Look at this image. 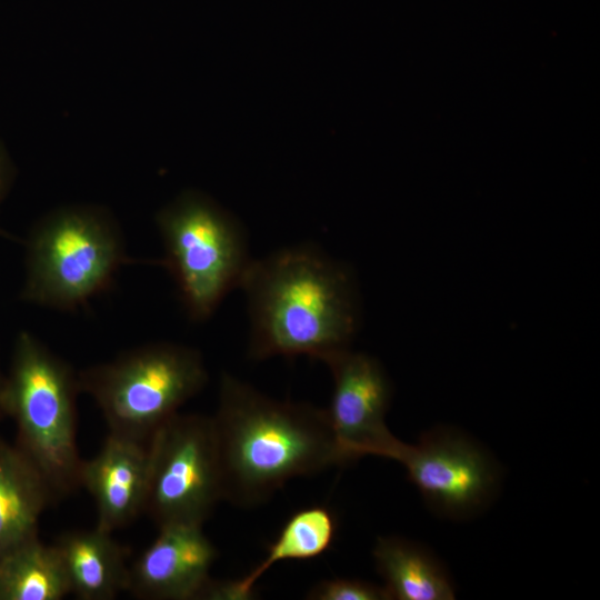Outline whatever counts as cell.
Returning <instances> with one entry per match:
<instances>
[{
    "instance_id": "obj_1",
    "label": "cell",
    "mask_w": 600,
    "mask_h": 600,
    "mask_svg": "<svg viewBox=\"0 0 600 600\" xmlns=\"http://www.w3.org/2000/svg\"><path fill=\"white\" fill-rule=\"evenodd\" d=\"M240 289L250 320L249 356L323 360L350 348L360 321L352 271L317 247L252 259Z\"/></svg>"
},
{
    "instance_id": "obj_2",
    "label": "cell",
    "mask_w": 600,
    "mask_h": 600,
    "mask_svg": "<svg viewBox=\"0 0 600 600\" xmlns=\"http://www.w3.org/2000/svg\"><path fill=\"white\" fill-rule=\"evenodd\" d=\"M222 499L263 503L287 481L346 464L326 409L280 401L224 373L212 416Z\"/></svg>"
},
{
    "instance_id": "obj_3",
    "label": "cell",
    "mask_w": 600,
    "mask_h": 600,
    "mask_svg": "<svg viewBox=\"0 0 600 600\" xmlns=\"http://www.w3.org/2000/svg\"><path fill=\"white\" fill-rule=\"evenodd\" d=\"M78 376L28 331L18 333L1 391L3 417L16 424V444L40 471L54 502L80 486L77 444Z\"/></svg>"
},
{
    "instance_id": "obj_4",
    "label": "cell",
    "mask_w": 600,
    "mask_h": 600,
    "mask_svg": "<svg viewBox=\"0 0 600 600\" xmlns=\"http://www.w3.org/2000/svg\"><path fill=\"white\" fill-rule=\"evenodd\" d=\"M118 223L99 206L74 204L42 217L26 241L22 301L72 311L110 288L129 262Z\"/></svg>"
},
{
    "instance_id": "obj_5",
    "label": "cell",
    "mask_w": 600,
    "mask_h": 600,
    "mask_svg": "<svg viewBox=\"0 0 600 600\" xmlns=\"http://www.w3.org/2000/svg\"><path fill=\"white\" fill-rule=\"evenodd\" d=\"M77 376L80 391L94 400L109 432L144 443L208 381L201 353L171 342L131 349Z\"/></svg>"
},
{
    "instance_id": "obj_6",
    "label": "cell",
    "mask_w": 600,
    "mask_h": 600,
    "mask_svg": "<svg viewBox=\"0 0 600 600\" xmlns=\"http://www.w3.org/2000/svg\"><path fill=\"white\" fill-rule=\"evenodd\" d=\"M163 241V267L172 276L193 321L209 319L240 287L251 262L244 230L208 196L189 190L156 217Z\"/></svg>"
},
{
    "instance_id": "obj_7",
    "label": "cell",
    "mask_w": 600,
    "mask_h": 600,
    "mask_svg": "<svg viewBox=\"0 0 600 600\" xmlns=\"http://www.w3.org/2000/svg\"><path fill=\"white\" fill-rule=\"evenodd\" d=\"M148 452L143 512L158 528L202 526L223 500L212 417L177 412L151 436Z\"/></svg>"
},
{
    "instance_id": "obj_8",
    "label": "cell",
    "mask_w": 600,
    "mask_h": 600,
    "mask_svg": "<svg viewBox=\"0 0 600 600\" xmlns=\"http://www.w3.org/2000/svg\"><path fill=\"white\" fill-rule=\"evenodd\" d=\"M322 362L333 382L326 412L346 464L364 456L397 461L404 442L390 432L384 421L391 384L382 366L373 357L350 348Z\"/></svg>"
},
{
    "instance_id": "obj_9",
    "label": "cell",
    "mask_w": 600,
    "mask_h": 600,
    "mask_svg": "<svg viewBox=\"0 0 600 600\" xmlns=\"http://www.w3.org/2000/svg\"><path fill=\"white\" fill-rule=\"evenodd\" d=\"M397 461L429 506L446 516L478 511L496 489L497 470L488 454L452 430L434 429L416 444L404 443Z\"/></svg>"
},
{
    "instance_id": "obj_10",
    "label": "cell",
    "mask_w": 600,
    "mask_h": 600,
    "mask_svg": "<svg viewBox=\"0 0 600 600\" xmlns=\"http://www.w3.org/2000/svg\"><path fill=\"white\" fill-rule=\"evenodd\" d=\"M217 554L202 526L161 527L157 538L130 567L127 590L146 600L202 599Z\"/></svg>"
},
{
    "instance_id": "obj_11",
    "label": "cell",
    "mask_w": 600,
    "mask_h": 600,
    "mask_svg": "<svg viewBox=\"0 0 600 600\" xmlns=\"http://www.w3.org/2000/svg\"><path fill=\"white\" fill-rule=\"evenodd\" d=\"M148 471V443L108 433L98 453L83 460L80 470V486L97 506L96 527L113 532L143 512Z\"/></svg>"
},
{
    "instance_id": "obj_12",
    "label": "cell",
    "mask_w": 600,
    "mask_h": 600,
    "mask_svg": "<svg viewBox=\"0 0 600 600\" xmlns=\"http://www.w3.org/2000/svg\"><path fill=\"white\" fill-rule=\"evenodd\" d=\"M61 557L71 593L81 600H112L128 589V550L98 527L63 533L53 543Z\"/></svg>"
},
{
    "instance_id": "obj_13",
    "label": "cell",
    "mask_w": 600,
    "mask_h": 600,
    "mask_svg": "<svg viewBox=\"0 0 600 600\" xmlns=\"http://www.w3.org/2000/svg\"><path fill=\"white\" fill-rule=\"evenodd\" d=\"M52 502L40 471L16 443L0 437V560L39 536L40 518Z\"/></svg>"
},
{
    "instance_id": "obj_14",
    "label": "cell",
    "mask_w": 600,
    "mask_h": 600,
    "mask_svg": "<svg viewBox=\"0 0 600 600\" xmlns=\"http://www.w3.org/2000/svg\"><path fill=\"white\" fill-rule=\"evenodd\" d=\"M337 532L333 513L321 506L306 507L294 512L283 524L266 557L238 580L213 581L202 599L247 600L252 598L257 581L274 564L288 560H309L326 552Z\"/></svg>"
},
{
    "instance_id": "obj_15",
    "label": "cell",
    "mask_w": 600,
    "mask_h": 600,
    "mask_svg": "<svg viewBox=\"0 0 600 600\" xmlns=\"http://www.w3.org/2000/svg\"><path fill=\"white\" fill-rule=\"evenodd\" d=\"M389 599L450 600L452 582L441 564L419 546L398 537L380 538L373 549Z\"/></svg>"
},
{
    "instance_id": "obj_16",
    "label": "cell",
    "mask_w": 600,
    "mask_h": 600,
    "mask_svg": "<svg viewBox=\"0 0 600 600\" xmlns=\"http://www.w3.org/2000/svg\"><path fill=\"white\" fill-rule=\"evenodd\" d=\"M71 593L61 557L54 544L39 536L0 560V600H60Z\"/></svg>"
},
{
    "instance_id": "obj_17",
    "label": "cell",
    "mask_w": 600,
    "mask_h": 600,
    "mask_svg": "<svg viewBox=\"0 0 600 600\" xmlns=\"http://www.w3.org/2000/svg\"><path fill=\"white\" fill-rule=\"evenodd\" d=\"M308 599L311 600H388L384 587L347 578L323 580L313 587Z\"/></svg>"
},
{
    "instance_id": "obj_18",
    "label": "cell",
    "mask_w": 600,
    "mask_h": 600,
    "mask_svg": "<svg viewBox=\"0 0 600 600\" xmlns=\"http://www.w3.org/2000/svg\"><path fill=\"white\" fill-rule=\"evenodd\" d=\"M13 176L14 172L12 161L6 148L0 142V203L11 187Z\"/></svg>"
},
{
    "instance_id": "obj_19",
    "label": "cell",
    "mask_w": 600,
    "mask_h": 600,
    "mask_svg": "<svg viewBox=\"0 0 600 600\" xmlns=\"http://www.w3.org/2000/svg\"><path fill=\"white\" fill-rule=\"evenodd\" d=\"M3 380H4V376H2L0 371V420L4 418L2 413V409H1V391H2V386H3Z\"/></svg>"
}]
</instances>
